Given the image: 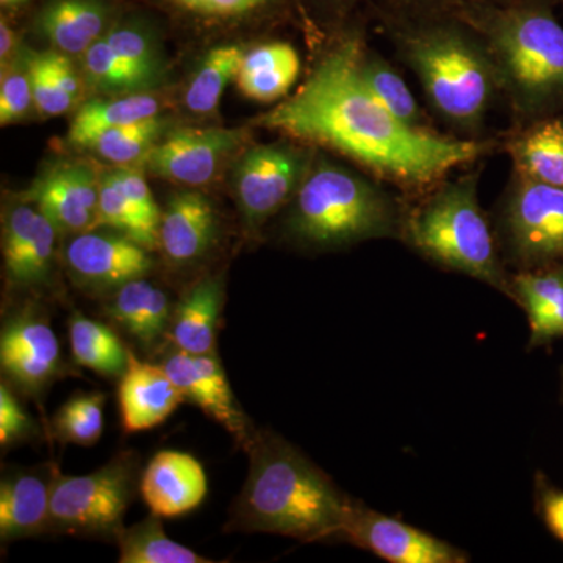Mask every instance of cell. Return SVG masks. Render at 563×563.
<instances>
[{"instance_id":"obj_20","label":"cell","mask_w":563,"mask_h":563,"mask_svg":"<svg viewBox=\"0 0 563 563\" xmlns=\"http://www.w3.org/2000/svg\"><path fill=\"white\" fill-rule=\"evenodd\" d=\"M54 466L10 474L0 484V539H29L49 532Z\"/></svg>"},{"instance_id":"obj_5","label":"cell","mask_w":563,"mask_h":563,"mask_svg":"<svg viewBox=\"0 0 563 563\" xmlns=\"http://www.w3.org/2000/svg\"><path fill=\"white\" fill-rule=\"evenodd\" d=\"M407 203L384 181L328 158L314 157L290 202L287 231L314 250H336L374 239L401 240Z\"/></svg>"},{"instance_id":"obj_41","label":"cell","mask_w":563,"mask_h":563,"mask_svg":"<svg viewBox=\"0 0 563 563\" xmlns=\"http://www.w3.org/2000/svg\"><path fill=\"white\" fill-rule=\"evenodd\" d=\"M173 5L203 18H233L261 9L269 0H169Z\"/></svg>"},{"instance_id":"obj_6","label":"cell","mask_w":563,"mask_h":563,"mask_svg":"<svg viewBox=\"0 0 563 563\" xmlns=\"http://www.w3.org/2000/svg\"><path fill=\"white\" fill-rule=\"evenodd\" d=\"M479 176L481 169H476L444 179L413 198V206L407 203L404 214L401 240L437 265L512 298L510 276L477 198Z\"/></svg>"},{"instance_id":"obj_22","label":"cell","mask_w":563,"mask_h":563,"mask_svg":"<svg viewBox=\"0 0 563 563\" xmlns=\"http://www.w3.org/2000/svg\"><path fill=\"white\" fill-rule=\"evenodd\" d=\"M510 285L514 301L528 314L531 346L563 336V265L521 269Z\"/></svg>"},{"instance_id":"obj_38","label":"cell","mask_w":563,"mask_h":563,"mask_svg":"<svg viewBox=\"0 0 563 563\" xmlns=\"http://www.w3.org/2000/svg\"><path fill=\"white\" fill-rule=\"evenodd\" d=\"M32 107H35V101L25 65L21 69L14 68L7 74L3 73L0 80V124L5 128L21 121L27 117Z\"/></svg>"},{"instance_id":"obj_15","label":"cell","mask_w":563,"mask_h":563,"mask_svg":"<svg viewBox=\"0 0 563 563\" xmlns=\"http://www.w3.org/2000/svg\"><path fill=\"white\" fill-rule=\"evenodd\" d=\"M20 199L46 214L58 232L76 235L95 229L99 179L84 163H58L36 177Z\"/></svg>"},{"instance_id":"obj_1","label":"cell","mask_w":563,"mask_h":563,"mask_svg":"<svg viewBox=\"0 0 563 563\" xmlns=\"http://www.w3.org/2000/svg\"><path fill=\"white\" fill-rule=\"evenodd\" d=\"M357 41L351 36L325 52L299 90L254 124L336 152L410 198L503 146L496 139H457L396 118L358 76Z\"/></svg>"},{"instance_id":"obj_7","label":"cell","mask_w":563,"mask_h":563,"mask_svg":"<svg viewBox=\"0 0 563 563\" xmlns=\"http://www.w3.org/2000/svg\"><path fill=\"white\" fill-rule=\"evenodd\" d=\"M140 477L133 453L117 455L84 476H66L54 466L49 532L117 542L125 512L140 492Z\"/></svg>"},{"instance_id":"obj_12","label":"cell","mask_w":563,"mask_h":563,"mask_svg":"<svg viewBox=\"0 0 563 563\" xmlns=\"http://www.w3.org/2000/svg\"><path fill=\"white\" fill-rule=\"evenodd\" d=\"M355 547L393 563H463L468 555L431 533L351 499L342 533Z\"/></svg>"},{"instance_id":"obj_8","label":"cell","mask_w":563,"mask_h":563,"mask_svg":"<svg viewBox=\"0 0 563 563\" xmlns=\"http://www.w3.org/2000/svg\"><path fill=\"white\" fill-rule=\"evenodd\" d=\"M498 231L518 272L563 265V188L514 173L499 206Z\"/></svg>"},{"instance_id":"obj_30","label":"cell","mask_w":563,"mask_h":563,"mask_svg":"<svg viewBox=\"0 0 563 563\" xmlns=\"http://www.w3.org/2000/svg\"><path fill=\"white\" fill-rule=\"evenodd\" d=\"M74 362L106 377H121L128 369L129 350L103 322L76 313L69 320Z\"/></svg>"},{"instance_id":"obj_26","label":"cell","mask_w":563,"mask_h":563,"mask_svg":"<svg viewBox=\"0 0 563 563\" xmlns=\"http://www.w3.org/2000/svg\"><path fill=\"white\" fill-rule=\"evenodd\" d=\"M109 10L99 0H52L40 13L41 33L66 55H84L106 35Z\"/></svg>"},{"instance_id":"obj_39","label":"cell","mask_w":563,"mask_h":563,"mask_svg":"<svg viewBox=\"0 0 563 563\" xmlns=\"http://www.w3.org/2000/svg\"><path fill=\"white\" fill-rule=\"evenodd\" d=\"M106 176L109 177L125 198L135 206V209L146 218L151 224L161 229L162 210L155 202L154 196L146 179L139 169H133L132 166H118V168L107 172Z\"/></svg>"},{"instance_id":"obj_43","label":"cell","mask_w":563,"mask_h":563,"mask_svg":"<svg viewBox=\"0 0 563 563\" xmlns=\"http://www.w3.org/2000/svg\"><path fill=\"white\" fill-rule=\"evenodd\" d=\"M14 43H16V38H14V33L11 31L9 22L5 21V18H2L0 21V58H2V65L7 60H9L11 52H13Z\"/></svg>"},{"instance_id":"obj_36","label":"cell","mask_w":563,"mask_h":563,"mask_svg":"<svg viewBox=\"0 0 563 563\" xmlns=\"http://www.w3.org/2000/svg\"><path fill=\"white\" fill-rule=\"evenodd\" d=\"M161 117L111 129L96 136L87 150L95 151L99 157L106 158L118 166H131L141 163L151 147L161 140L163 132Z\"/></svg>"},{"instance_id":"obj_32","label":"cell","mask_w":563,"mask_h":563,"mask_svg":"<svg viewBox=\"0 0 563 563\" xmlns=\"http://www.w3.org/2000/svg\"><path fill=\"white\" fill-rule=\"evenodd\" d=\"M244 54L246 51L236 44L211 49L185 92L187 109L196 114H209L217 110L225 88L239 76Z\"/></svg>"},{"instance_id":"obj_21","label":"cell","mask_w":563,"mask_h":563,"mask_svg":"<svg viewBox=\"0 0 563 563\" xmlns=\"http://www.w3.org/2000/svg\"><path fill=\"white\" fill-rule=\"evenodd\" d=\"M503 147L514 173L563 188V113L517 125Z\"/></svg>"},{"instance_id":"obj_17","label":"cell","mask_w":563,"mask_h":563,"mask_svg":"<svg viewBox=\"0 0 563 563\" xmlns=\"http://www.w3.org/2000/svg\"><path fill=\"white\" fill-rule=\"evenodd\" d=\"M209 484L198 459L180 451H161L140 477V495L151 512L180 517L201 506Z\"/></svg>"},{"instance_id":"obj_31","label":"cell","mask_w":563,"mask_h":563,"mask_svg":"<svg viewBox=\"0 0 563 563\" xmlns=\"http://www.w3.org/2000/svg\"><path fill=\"white\" fill-rule=\"evenodd\" d=\"M121 563H210L206 555L174 542L163 529L162 517L152 514L124 528L117 537Z\"/></svg>"},{"instance_id":"obj_14","label":"cell","mask_w":563,"mask_h":563,"mask_svg":"<svg viewBox=\"0 0 563 563\" xmlns=\"http://www.w3.org/2000/svg\"><path fill=\"white\" fill-rule=\"evenodd\" d=\"M0 363L9 379L31 395L43 391L63 372L60 343L43 313L29 307L5 322Z\"/></svg>"},{"instance_id":"obj_37","label":"cell","mask_w":563,"mask_h":563,"mask_svg":"<svg viewBox=\"0 0 563 563\" xmlns=\"http://www.w3.org/2000/svg\"><path fill=\"white\" fill-rule=\"evenodd\" d=\"M84 73L88 84L101 92L113 96L139 95L141 85L132 70L122 63L106 40L101 36L84 54Z\"/></svg>"},{"instance_id":"obj_4","label":"cell","mask_w":563,"mask_h":563,"mask_svg":"<svg viewBox=\"0 0 563 563\" xmlns=\"http://www.w3.org/2000/svg\"><path fill=\"white\" fill-rule=\"evenodd\" d=\"M470 25L490 54L514 128L563 113V27L547 7L490 11Z\"/></svg>"},{"instance_id":"obj_33","label":"cell","mask_w":563,"mask_h":563,"mask_svg":"<svg viewBox=\"0 0 563 563\" xmlns=\"http://www.w3.org/2000/svg\"><path fill=\"white\" fill-rule=\"evenodd\" d=\"M95 229L122 233L150 251L161 247V229L151 224L106 174L99 177L98 218Z\"/></svg>"},{"instance_id":"obj_9","label":"cell","mask_w":563,"mask_h":563,"mask_svg":"<svg viewBox=\"0 0 563 563\" xmlns=\"http://www.w3.org/2000/svg\"><path fill=\"white\" fill-rule=\"evenodd\" d=\"M314 161L310 144L280 141L244 152L235 168V196L244 224L258 231L295 198Z\"/></svg>"},{"instance_id":"obj_44","label":"cell","mask_w":563,"mask_h":563,"mask_svg":"<svg viewBox=\"0 0 563 563\" xmlns=\"http://www.w3.org/2000/svg\"><path fill=\"white\" fill-rule=\"evenodd\" d=\"M2 5H16V3L25 2V0H0Z\"/></svg>"},{"instance_id":"obj_42","label":"cell","mask_w":563,"mask_h":563,"mask_svg":"<svg viewBox=\"0 0 563 563\" xmlns=\"http://www.w3.org/2000/svg\"><path fill=\"white\" fill-rule=\"evenodd\" d=\"M537 507L547 528L563 542V490L537 481Z\"/></svg>"},{"instance_id":"obj_27","label":"cell","mask_w":563,"mask_h":563,"mask_svg":"<svg viewBox=\"0 0 563 563\" xmlns=\"http://www.w3.org/2000/svg\"><path fill=\"white\" fill-rule=\"evenodd\" d=\"M161 109V101L144 92L92 99L81 106L70 121L68 143L87 147L96 136L111 129L157 118Z\"/></svg>"},{"instance_id":"obj_24","label":"cell","mask_w":563,"mask_h":563,"mask_svg":"<svg viewBox=\"0 0 563 563\" xmlns=\"http://www.w3.org/2000/svg\"><path fill=\"white\" fill-rule=\"evenodd\" d=\"M224 284L221 277H206L191 287L173 312L169 335L176 350L210 354L217 347Z\"/></svg>"},{"instance_id":"obj_28","label":"cell","mask_w":563,"mask_h":563,"mask_svg":"<svg viewBox=\"0 0 563 563\" xmlns=\"http://www.w3.org/2000/svg\"><path fill=\"white\" fill-rule=\"evenodd\" d=\"M35 109L43 117H60L80 98V77L69 55L58 51L32 52L25 58Z\"/></svg>"},{"instance_id":"obj_40","label":"cell","mask_w":563,"mask_h":563,"mask_svg":"<svg viewBox=\"0 0 563 563\" xmlns=\"http://www.w3.org/2000/svg\"><path fill=\"white\" fill-rule=\"evenodd\" d=\"M35 433V422L14 398L9 385L0 384V444L9 448L31 439Z\"/></svg>"},{"instance_id":"obj_13","label":"cell","mask_w":563,"mask_h":563,"mask_svg":"<svg viewBox=\"0 0 563 563\" xmlns=\"http://www.w3.org/2000/svg\"><path fill=\"white\" fill-rule=\"evenodd\" d=\"M162 366L179 387L185 401L196 404L211 420L221 424L244 451L251 446L257 431L252 429L236 401L217 352L190 354L176 350Z\"/></svg>"},{"instance_id":"obj_16","label":"cell","mask_w":563,"mask_h":563,"mask_svg":"<svg viewBox=\"0 0 563 563\" xmlns=\"http://www.w3.org/2000/svg\"><path fill=\"white\" fill-rule=\"evenodd\" d=\"M2 232L3 263L11 284L20 288L47 284L58 233L49 218L20 201L3 217Z\"/></svg>"},{"instance_id":"obj_18","label":"cell","mask_w":563,"mask_h":563,"mask_svg":"<svg viewBox=\"0 0 563 563\" xmlns=\"http://www.w3.org/2000/svg\"><path fill=\"white\" fill-rule=\"evenodd\" d=\"M118 399L125 432L150 431L162 424L185 401L163 366L141 362L129 351V365L120 377Z\"/></svg>"},{"instance_id":"obj_19","label":"cell","mask_w":563,"mask_h":563,"mask_svg":"<svg viewBox=\"0 0 563 563\" xmlns=\"http://www.w3.org/2000/svg\"><path fill=\"white\" fill-rule=\"evenodd\" d=\"M217 211L202 192L174 195L162 211L161 247L169 262L184 265L203 257L217 240Z\"/></svg>"},{"instance_id":"obj_23","label":"cell","mask_w":563,"mask_h":563,"mask_svg":"<svg viewBox=\"0 0 563 563\" xmlns=\"http://www.w3.org/2000/svg\"><path fill=\"white\" fill-rule=\"evenodd\" d=\"M106 312L144 347L158 343L169 331L173 317L168 295L146 277L117 288L107 303Z\"/></svg>"},{"instance_id":"obj_35","label":"cell","mask_w":563,"mask_h":563,"mask_svg":"<svg viewBox=\"0 0 563 563\" xmlns=\"http://www.w3.org/2000/svg\"><path fill=\"white\" fill-rule=\"evenodd\" d=\"M103 36L109 41L111 49L120 55L122 63L132 70L141 90H150L162 80L163 63L157 44L143 25H117Z\"/></svg>"},{"instance_id":"obj_2","label":"cell","mask_w":563,"mask_h":563,"mask_svg":"<svg viewBox=\"0 0 563 563\" xmlns=\"http://www.w3.org/2000/svg\"><path fill=\"white\" fill-rule=\"evenodd\" d=\"M250 473L231 509L225 531L265 532L302 543L342 533L350 507L331 477L273 432H257Z\"/></svg>"},{"instance_id":"obj_10","label":"cell","mask_w":563,"mask_h":563,"mask_svg":"<svg viewBox=\"0 0 563 563\" xmlns=\"http://www.w3.org/2000/svg\"><path fill=\"white\" fill-rule=\"evenodd\" d=\"M246 139L242 129L180 128L158 140L141 163L163 180L202 187L214 179Z\"/></svg>"},{"instance_id":"obj_3","label":"cell","mask_w":563,"mask_h":563,"mask_svg":"<svg viewBox=\"0 0 563 563\" xmlns=\"http://www.w3.org/2000/svg\"><path fill=\"white\" fill-rule=\"evenodd\" d=\"M393 40L433 111L465 139H481L499 85L479 33L453 22H426L404 27Z\"/></svg>"},{"instance_id":"obj_25","label":"cell","mask_w":563,"mask_h":563,"mask_svg":"<svg viewBox=\"0 0 563 563\" xmlns=\"http://www.w3.org/2000/svg\"><path fill=\"white\" fill-rule=\"evenodd\" d=\"M301 74V58L290 43L272 41L246 51L236 85L247 99L273 103L287 98Z\"/></svg>"},{"instance_id":"obj_34","label":"cell","mask_w":563,"mask_h":563,"mask_svg":"<svg viewBox=\"0 0 563 563\" xmlns=\"http://www.w3.org/2000/svg\"><path fill=\"white\" fill-rule=\"evenodd\" d=\"M103 406L101 391L81 393L66 401L52 420V435L62 443L92 446L103 432Z\"/></svg>"},{"instance_id":"obj_29","label":"cell","mask_w":563,"mask_h":563,"mask_svg":"<svg viewBox=\"0 0 563 563\" xmlns=\"http://www.w3.org/2000/svg\"><path fill=\"white\" fill-rule=\"evenodd\" d=\"M355 63L365 87L396 118L412 128L432 129L401 74L393 68L383 55L368 49L361 38L355 47Z\"/></svg>"},{"instance_id":"obj_11","label":"cell","mask_w":563,"mask_h":563,"mask_svg":"<svg viewBox=\"0 0 563 563\" xmlns=\"http://www.w3.org/2000/svg\"><path fill=\"white\" fill-rule=\"evenodd\" d=\"M150 250L109 229H91L70 236L63 250L69 276L81 288L117 290L154 268Z\"/></svg>"}]
</instances>
